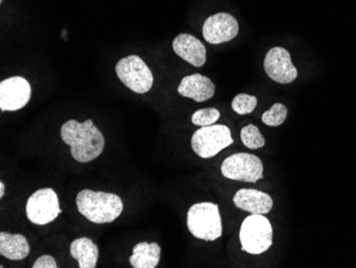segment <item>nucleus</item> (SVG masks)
I'll return each mask as SVG.
<instances>
[{
  "instance_id": "nucleus-1",
  "label": "nucleus",
  "mask_w": 356,
  "mask_h": 268,
  "mask_svg": "<svg viewBox=\"0 0 356 268\" xmlns=\"http://www.w3.org/2000/svg\"><path fill=\"white\" fill-rule=\"evenodd\" d=\"M62 140L71 147V155L79 163H90L105 149V138L91 119L83 123L69 120L61 126Z\"/></svg>"
},
{
  "instance_id": "nucleus-2",
  "label": "nucleus",
  "mask_w": 356,
  "mask_h": 268,
  "mask_svg": "<svg viewBox=\"0 0 356 268\" xmlns=\"http://www.w3.org/2000/svg\"><path fill=\"white\" fill-rule=\"evenodd\" d=\"M78 212L89 221L97 225L110 223L120 217L124 204L115 194L83 189L76 196Z\"/></svg>"
},
{
  "instance_id": "nucleus-3",
  "label": "nucleus",
  "mask_w": 356,
  "mask_h": 268,
  "mask_svg": "<svg viewBox=\"0 0 356 268\" xmlns=\"http://www.w3.org/2000/svg\"><path fill=\"white\" fill-rule=\"evenodd\" d=\"M190 233L202 241L213 242L222 236V219L219 207L211 202L193 204L187 214Z\"/></svg>"
},
{
  "instance_id": "nucleus-4",
  "label": "nucleus",
  "mask_w": 356,
  "mask_h": 268,
  "mask_svg": "<svg viewBox=\"0 0 356 268\" xmlns=\"http://www.w3.org/2000/svg\"><path fill=\"white\" fill-rule=\"evenodd\" d=\"M242 250L250 255H261L271 247L273 229L269 219L264 215L252 214L245 218L240 228Z\"/></svg>"
},
{
  "instance_id": "nucleus-5",
  "label": "nucleus",
  "mask_w": 356,
  "mask_h": 268,
  "mask_svg": "<svg viewBox=\"0 0 356 268\" xmlns=\"http://www.w3.org/2000/svg\"><path fill=\"white\" fill-rule=\"evenodd\" d=\"M231 129L222 124L204 126L197 129L191 138V147L194 153L201 159H211L222 150L233 145Z\"/></svg>"
},
{
  "instance_id": "nucleus-6",
  "label": "nucleus",
  "mask_w": 356,
  "mask_h": 268,
  "mask_svg": "<svg viewBox=\"0 0 356 268\" xmlns=\"http://www.w3.org/2000/svg\"><path fill=\"white\" fill-rule=\"evenodd\" d=\"M115 73L120 81L135 93H147L153 87V73L139 56L122 58L115 65Z\"/></svg>"
},
{
  "instance_id": "nucleus-7",
  "label": "nucleus",
  "mask_w": 356,
  "mask_h": 268,
  "mask_svg": "<svg viewBox=\"0 0 356 268\" xmlns=\"http://www.w3.org/2000/svg\"><path fill=\"white\" fill-rule=\"evenodd\" d=\"M221 173L226 179L234 181L257 183L264 178L263 161L253 154H233L224 159Z\"/></svg>"
},
{
  "instance_id": "nucleus-8",
  "label": "nucleus",
  "mask_w": 356,
  "mask_h": 268,
  "mask_svg": "<svg viewBox=\"0 0 356 268\" xmlns=\"http://www.w3.org/2000/svg\"><path fill=\"white\" fill-rule=\"evenodd\" d=\"M61 213L59 198L51 188L39 189L28 198L26 203V215L35 225H48Z\"/></svg>"
},
{
  "instance_id": "nucleus-9",
  "label": "nucleus",
  "mask_w": 356,
  "mask_h": 268,
  "mask_svg": "<svg viewBox=\"0 0 356 268\" xmlns=\"http://www.w3.org/2000/svg\"><path fill=\"white\" fill-rule=\"evenodd\" d=\"M264 68L272 81L282 85L291 84L298 77V70L291 61L289 52L280 46H275L268 52Z\"/></svg>"
},
{
  "instance_id": "nucleus-10",
  "label": "nucleus",
  "mask_w": 356,
  "mask_h": 268,
  "mask_svg": "<svg viewBox=\"0 0 356 268\" xmlns=\"http://www.w3.org/2000/svg\"><path fill=\"white\" fill-rule=\"evenodd\" d=\"M31 86L21 76L7 78L0 83V109L1 111H16L29 103Z\"/></svg>"
},
{
  "instance_id": "nucleus-11",
  "label": "nucleus",
  "mask_w": 356,
  "mask_h": 268,
  "mask_svg": "<svg viewBox=\"0 0 356 268\" xmlns=\"http://www.w3.org/2000/svg\"><path fill=\"white\" fill-rule=\"evenodd\" d=\"M239 33L237 19L226 12L213 14L203 25V37L210 44H222L235 39Z\"/></svg>"
},
{
  "instance_id": "nucleus-12",
  "label": "nucleus",
  "mask_w": 356,
  "mask_h": 268,
  "mask_svg": "<svg viewBox=\"0 0 356 268\" xmlns=\"http://www.w3.org/2000/svg\"><path fill=\"white\" fill-rule=\"evenodd\" d=\"M233 200L238 209L254 215H266L273 207V200L268 194L251 188H242Z\"/></svg>"
},
{
  "instance_id": "nucleus-13",
  "label": "nucleus",
  "mask_w": 356,
  "mask_h": 268,
  "mask_svg": "<svg viewBox=\"0 0 356 268\" xmlns=\"http://www.w3.org/2000/svg\"><path fill=\"white\" fill-rule=\"evenodd\" d=\"M173 51L181 59L187 61L195 68H201L205 65L206 47L197 38L188 33H181L174 39Z\"/></svg>"
},
{
  "instance_id": "nucleus-14",
  "label": "nucleus",
  "mask_w": 356,
  "mask_h": 268,
  "mask_svg": "<svg viewBox=\"0 0 356 268\" xmlns=\"http://www.w3.org/2000/svg\"><path fill=\"white\" fill-rule=\"evenodd\" d=\"M178 93L193 100L197 103L208 101L215 95L216 86L210 78L202 74H192L181 79L178 86Z\"/></svg>"
},
{
  "instance_id": "nucleus-15",
  "label": "nucleus",
  "mask_w": 356,
  "mask_h": 268,
  "mask_svg": "<svg viewBox=\"0 0 356 268\" xmlns=\"http://www.w3.org/2000/svg\"><path fill=\"white\" fill-rule=\"evenodd\" d=\"M30 253L27 239L22 234L0 232V255L10 261H22Z\"/></svg>"
},
{
  "instance_id": "nucleus-16",
  "label": "nucleus",
  "mask_w": 356,
  "mask_h": 268,
  "mask_svg": "<svg viewBox=\"0 0 356 268\" xmlns=\"http://www.w3.org/2000/svg\"><path fill=\"white\" fill-rule=\"evenodd\" d=\"M70 252L79 264L80 268H95L97 265L99 247L88 237H79L72 242Z\"/></svg>"
},
{
  "instance_id": "nucleus-17",
  "label": "nucleus",
  "mask_w": 356,
  "mask_h": 268,
  "mask_svg": "<svg viewBox=\"0 0 356 268\" xmlns=\"http://www.w3.org/2000/svg\"><path fill=\"white\" fill-rule=\"evenodd\" d=\"M161 257V248L157 243L141 242L133 248L129 263L134 268H155Z\"/></svg>"
},
{
  "instance_id": "nucleus-18",
  "label": "nucleus",
  "mask_w": 356,
  "mask_h": 268,
  "mask_svg": "<svg viewBox=\"0 0 356 268\" xmlns=\"http://www.w3.org/2000/svg\"><path fill=\"white\" fill-rule=\"evenodd\" d=\"M241 141L248 149L257 150L265 147L266 140L257 126L249 124L241 129Z\"/></svg>"
},
{
  "instance_id": "nucleus-19",
  "label": "nucleus",
  "mask_w": 356,
  "mask_h": 268,
  "mask_svg": "<svg viewBox=\"0 0 356 268\" xmlns=\"http://www.w3.org/2000/svg\"><path fill=\"white\" fill-rule=\"evenodd\" d=\"M287 115V108H286L283 104L275 103L269 110L264 113L263 117H261V121H263L266 125L275 127V126L282 125V124L286 121Z\"/></svg>"
},
{
  "instance_id": "nucleus-20",
  "label": "nucleus",
  "mask_w": 356,
  "mask_h": 268,
  "mask_svg": "<svg viewBox=\"0 0 356 268\" xmlns=\"http://www.w3.org/2000/svg\"><path fill=\"white\" fill-rule=\"evenodd\" d=\"M256 106H257V99L250 94H238L232 102V108L240 116L253 113Z\"/></svg>"
},
{
  "instance_id": "nucleus-21",
  "label": "nucleus",
  "mask_w": 356,
  "mask_h": 268,
  "mask_svg": "<svg viewBox=\"0 0 356 268\" xmlns=\"http://www.w3.org/2000/svg\"><path fill=\"white\" fill-rule=\"evenodd\" d=\"M220 116L221 113L216 108H203V109L197 110L192 115V123L201 127L213 125L220 119Z\"/></svg>"
},
{
  "instance_id": "nucleus-22",
  "label": "nucleus",
  "mask_w": 356,
  "mask_h": 268,
  "mask_svg": "<svg viewBox=\"0 0 356 268\" xmlns=\"http://www.w3.org/2000/svg\"><path fill=\"white\" fill-rule=\"evenodd\" d=\"M58 264L51 255H44L33 263L32 268H57Z\"/></svg>"
},
{
  "instance_id": "nucleus-23",
  "label": "nucleus",
  "mask_w": 356,
  "mask_h": 268,
  "mask_svg": "<svg viewBox=\"0 0 356 268\" xmlns=\"http://www.w3.org/2000/svg\"><path fill=\"white\" fill-rule=\"evenodd\" d=\"M5 191H6V186L5 183H3V181L0 182V198L3 199V196H5Z\"/></svg>"
}]
</instances>
